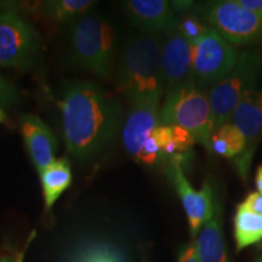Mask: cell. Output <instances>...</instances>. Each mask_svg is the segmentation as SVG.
Listing matches in <instances>:
<instances>
[{
    "label": "cell",
    "instance_id": "5",
    "mask_svg": "<svg viewBox=\"0 0 262 262\" xmlns=\"http://www.w3.org/2000/svg\"><path fill=\"white\" fill-rule=\"evenodd\" d=\"M261 60L253 52H242L232 71L212 85L208 93L214 130L231 123L244 94L254 89Z\"/></svg>",
    "mask_w": 262,
    "mask_h": 262
},
{
    "label": "cell",
    "instance_id": "17",
    "mask_svg": "<svg viewBox=\"0 0 262 262\" xmlns=\"http://www.w3.org/2000/svg\"><path fill=\"white\" fill-rule=\"evenodd\" d=\"M45 210H51L62 193L71 186L72 170L67 158L56 159L54 163L39 171Z\"/></svg>",
    "mask_w": 262,
    "mask_h": 262
},
{
    "label": "cell",
    "instance_id": "10",
    "mask_svg": "<svg viewBox=\"0 0 262 262\" xmlns=\"http://www.w3.org/2000/svg\"><path fill=\"white\" fill-rule=\"evenodd\" d=\"M231 123L241 131L244 139V150L233 164L239 178L247 182L254 155L262 141V91L249 90L235 108Z\"/></svg>",
    "mask_w": 262,
    "mask_h": 262
},
{
    "label": "cell",
    "instance_id": "14",
    "mask_svg": "<svg viewBox=\"0 0 262 262\" xmlns=\"http://www.w3.org/2000/svg\"><path fill=\"white\" fill-rule=\"evenodd\" d=\"M21 134L33 165L39 171L56 160L57 141L50 127L38 116L24 114L21 117Z\"/></svg>",
    "mask_w": 262,
    "mask_h": 262
},
{
    "label": "cell",
    "instance_id": "6",
    "mask_svg": "<svg viewBox=\"0 0 262 262\" xmlns=\"http://www.w3.org/2000/svg\"><path fill=\"white\" fill-rule=\"evenodd\" d=\"M239 56L237 48L209 26L192 42V80L202 89L211 88L232 71Z\"/></svg>",
    "mask_w": 262,
    "mask_h": 262
},
{
    "label": "cell",
    "instance_id": "11",
    "mask_svg": "<svg viewBox=\"0 0 262 262\" xmlns=\"http://www.w3.org/2000/svg\"><path fill=\"white\" fill-rule=\"evenodd\" d=\"M164 91L192 80V41L178 31L165 34L160 49Z\"/></svg>",
    "mask_w": 262,
    "mask_h": 262
},
{
    "label": "cell",
    "instance_id": "22",
    "mask_svg": "<svg viewBox=\"0 0 262 262\" xmlns=\"http://www.w3.org/2000/svg\"><path fill=\"white\" fill-rule=\"evenodd\" d=\"M31 241L32 238H29L28 243L22 249L3 247L2 250H0V262H24L26 251H27V248Z\"/></svg>",
    "mask_w": 262,
    "mask_h": 262
},
{
    "label": "cell",
    "instance_id": "18",
    "mask_svg": "<svg viewBox=\"0 0 262 262\" xmlns=\"http://www.w3.org/2000/svg\"><path fill=\"white\" fill-rule=\"evenodd\" d=\"M96 2L93 0H50L37 3L33 6L38 9L39 14L54 22H72L91 11Z\"/></svg>",
    "mask_w": 262,
    "mask_h": 262
},
{
    "label": "cell",
    "instance_id": "3",
    "mask_svg": "<svg viewBox=\"0 0 262 262\" xmlns=\"http://www.w3.org/2000/svg\"><path fill=\"white\" fill-rule=\"evenodd\" d=\"M70 25V45L74 63L103 79L110 78L116 40L113 26L91 11Z\"/></svg>",
    "mask_w": 262,
    "mask_h": 262
},
{
    "label": "cell",
    "instance_id": "1",
    "mask_svg": "<svg viewBox=\"0 0 262 262\" xmlns=\"http://www.w3.org/2000/svg\"><path fill=\"white\" fill-rule=\"evenodd\" d=\"M58 106L70 155L80 159L90 158L113 141L122 108L100 85L83 80L68 81Z\"/></svg>",
    "mask_w": 262,
    "mask_h": 262
},
{
    "label": "cell",
    "instance_id": "4",
    "mask_svg": "<svg viewBox=\"0 0 262 262\" xmlns=\"http://www.w3.org/2000/svg\"><path fill=\"white\" fill-rule=\"evenodd\" d=\"M158 125H176L187 130L210 152L215 130L208 94L193 80L169 90L159 108Z\"/></svg>",
    "mask_w": 262,
    "mask_h": 262
},
{
    "label": "cell",
    "instance_id": "9",
    "mask_svg": "<svg viewBox=\"0 0 262 262\" xmlns=\"http://www.w3.org/2000/svg\"><path fill=\"white\" fill-rule=\"evenodd\" d=\"M183 159H185V155H176L170 158L166 162L168 163L166 171L181 199L186 216H187L192 238L195 239L206 222L214 216L217 201L214 202L212 188L209 182H205L199 191L192 187L183 172Z\"/></svg>",
    "mask_w": 262,
    "mask_h": 262
},
{
    "label": "cell",
    "instance_id": "16",
    "mask_svg": "<svg viewBox=\"0 0 262 262\" xmlns=\"http://www.w3.org/2000/svg\"><path fill=\"white\" fill-rule=\"evenodd\" d=\"M194 241L199 262H229L222 233V208L219 201L214 216L206 222Z\"/></svg>",
    "mask_w": 262,
    "mask_h": 262
},
{
    "label": "cell",
    "instance_id": "23",
    "mask_svg": "<svg viewBox=\"0 0 262 262\" xmlns=\"http://www.w3.org/2000/svg\"><path fill=\"white\" fill-rule=\"evenodd\" d=\"M241 204L249 209V210L256 212L258 215H262V194L257 191L249 193L247 198L244 199V202H242Z\"/></svg>",
    "mask_w": 262,
    "mask_h": 262
},
{
    "label": "cell",
    "instance_id": "29",
    "mask_svg": "<svg viewBox=\"0 0 262 262\" xmlns=\"http://www.w3.org/2000/svg\"><path fill=\"white\" fill-rule=\"evenodd\" d=\"M5 120H6V114H5L4 111H3L2 106H0V124L5 123Z\"/></svg>",
    "mask_w": 262,
    "mask_h": 262
},
{
    "label": "cell",
    "instance_id": "20",
    "mask_svg": "<svg viewBox=\"0 0 262 262\" xmlns=\"http://www.w3.org/2000/svg\"><path fill=\"white\" fill-rule=\"evenodd\" d=\"M243 135L233 123H227L214 131L210 139V152L228 159H234L244 150Z\"/></svg>",
    "mask_w": 262,
    "mask_h": 262
},
{
    "label": "cell",
    "instance_id": "21",
    "mask_svg": "<svg viewBox=\"0 0 262 262\" xmlns=\"http://www.w3.org/2000/svg\"><path fill=\"white\" fill-rule=\"evenodd\" d=\"M209 26H205L196 15L186 14L180 17L178 31L189 41H195L204 34Z\"/></svg>",
    "mask_w": 262,
    "mask_h": 262
},
{
    "label": "cell",
    "instance_id": "24",
    "mask_svg": "<svg viewBox=\"0 0 262 262\" xmlns=\"http://www.w3.org/2000/svg\"><path fill=\"white\" fill-rule=\"evenodd\" d=\"M178 262H199L194 239H193L188 245H186V247L182 249V251L180 253Z\"/></svg>",
    "mask_w": 262,
    "mask_h": 262
},
{
    "label": "cell",
    "instance_id": "25",
    "mask_svg": "<svg viewBox=\"0 0 262 262\" xmlns=\"http://www.w3.org/2000/svg\"><path fill=\"white\" fill-rule=\"evenodd\" d=\"M238 3L262 17V0H238Z\"/></svg>",
    "mask_w": 262,
    "mask_h": 262
},
{
    "label": "cell",
    "instance_id": "13",
    "mask_svg": "<svg viewBox=\"0 0 262 262\" xmlns=\"http://www.w3.org/2000/svg\"><path fill=\"white\" fill-rule=\"evenodd\" d=\"M130 104L123 126V142L126 152L136 158L146 140L158 126L159 101H140Z\"/></svg>",
    "mask_w": 262,
    "mask_h": 262
},
{
    "label": "cell",
    "instance_id": "8",
    "mask_svg": "<svg viewBox=\"0 0 262 262\" xmlns=\"http://www.w3.org/2000/svg\"><path fill=\"white\" fill-rule=\"evenodd\" d=\"M39 52L37 32L12 11L0 12V67L27 70Z\"/></svg>",
    "mask_w": 262,
    "mask_h": 262
},
{
    "label": "cell",
    "instance_id": "7",
    "mask_svg": "<svg viewBox=\"0 0 262 262\" xmlns=\"http://www.w3.org/2000/svg\"><path fill=\"white\" fill-rule=\"evenodd\" d=\"M195 14L234 47L262 38V17L239 4L238 0L206 3L196 8Z\"/></svg>",
    "mask_w": 262,
    "mask_h": 262
},
{
    "label": "cell",
    "instance_id": "15",
    "mask_svg": "<svg viewBox=\"0 0 262 262\" xmlns=\"http://www.w3.org/2000/svg\"><path fill=\"white\" fill-rule=\"evenodd\" d=\"M62 262H129L125 249L113 241L86 238L72 245Z\"/></svg>",
    "mask_w": 262,
    "mask_h": 262
},
{
    "label": "cell",
    "instance_id": "2",
    "mask_svg": "<svg viewBox=\"0 0 262 262\" xmlns=\"http://www.w3.org/2000/svg\"><path fill=\"white\" fill-rule=\"evenodd\" d=\"M158 33L140 31L124 48L118 68V88L130 103L160 101L164 86Z\"/></svg>",
    "mask_w": 262,
    "mask_h": 262
},
{
    "label": "cell",
    "instance_id": "19",
    "mask_svg": "<svg viewBox=\"0 0 262 262\" xmlns=\"http://www.w3.org/2000/svg\"><path fill=\"white\" fill-rule=\"evenodd\" d=\"M234 238L237 250L241 251L262 239V215L238 204L234 215Z\"/></svg>",
    "mask_w": 262,
    "mask_h": 262
},
{
    "label": "cell",
    "instance_id": "12",
    "mask_svg": "<svg viewBox=\"0 0 262 262\" xmlns=\"http://www.w3.org/2000/svg\"><path fill=\"white\" fill-rule=\"evenodd\" d=\"M126 12L140 31L149 33H168L175 31L180 17L170 2L165 0H129Z\"/></svg>",
    "mask_w": 262,
    "mask_h": 262
},
{
    "label": "cell",
    "instance_id": "26",
    "mask_svg": "<svg viewBox=\"0 0 262 262\" xmlns=\"http://www.w3.org/2000/svg\"><path fill=\"white\" fill-rule=\"evenodd\" d=\"M14 90L11 89V86L8 84L4 78L0 77V100L4 101H9L14 97Z\"/></svg>",
    "mask_w": 262,
    "mask_h": 262
},
{
    "label": "cell",
    "instance_id": "27",
    "mask_svg": "<svg viewBox=\"0 0 262 262\" xmlns=\"http://www.w3.org/2000/svg\"><path fill=\"white\" fill-rule=\"evenodd\" d=\"M170 4H171L172 9L175 10L176 12H186L187 10H189L191 8H193V2H170Z\"/></svg>",
    "mask_w": 262,
    "mask_h": 262
},
{
    "label": "cell",
    "instance_id": "28",
    "mask_svg": "<svg viewBox=\"0 0 262 262\" xmlns=\"http://www.w3.org/2000/svg\"><path fill=\"white\" fill-rule=\"evenodd\" d=\"M255 185L258 193L262 194V165H258L256 170V176H255Z\"/></svg>",
    "mask_w": 262,
    "mask_h": 262
},
{
    "label": "cell",
    "instance_id": "30",
    "mask_svg": "<svg viewBox=\"0 0 262 262\" xmlns=\"http://www.w3.org/2000/svg\"><path fill=\"white\" fill-rule=\"evenodd\" d=\"M255 262H262V256H261V257H258V258H257V260H256V261H255Z\"/></svg>",
    "mask_w": 262,
    "mask_h": 262
}]
</instances>
